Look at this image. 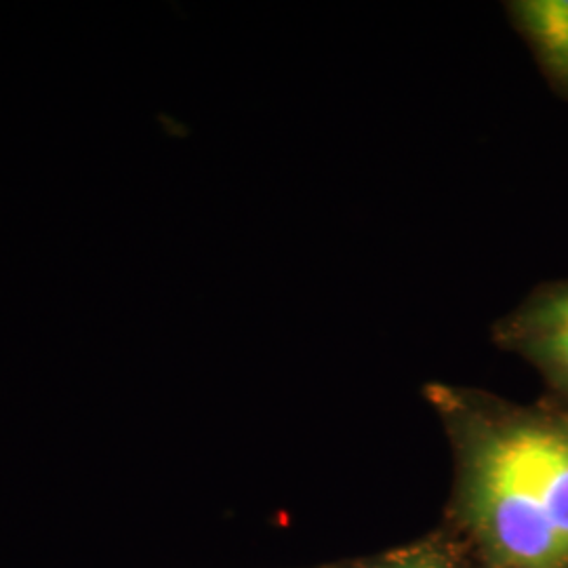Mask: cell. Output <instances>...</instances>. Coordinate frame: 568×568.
Instances as JSON below:
<instances>
[{
	"label": "cell",
	"instance_id": "277c9868",
	"mask_svg": "<svg viewBox=\"0 0 568 568\" xmlns=\"http://www.w3.org/2000/svg\"><path fill=\"white\" fill-rule=\"evenodd\" d=\"M392 568H440L436 565H429V562H405V565H398V567Z\"/></svg>",
	"mask_w": 568,
	"mask_h": 568
},
{
	"label": "cell",
	"instance_id": "3957f363",
	"mask_svg": "<svg viewBox=\"0 0 568 568\" xmlns=\"http://www.w3.org/2000/svg\"><path fill=\"white\" fill-rule=\"evenodd\" d=\"M509 11L549 77L568 89V0L514 2Z\"/></svg>",
	"mask_w": 568,
	"mask_h": 568
},
{
	"label": "cell",
	"instance_id": "7a4b0ae2",
	"mask_svg": "<svg viewBox=\"0 0 568 568\" xmlns=\"http://www.w3.org/2000/svg\"><path fill=\"white\" fill-rule=\"evenodd\" d=\"M495 339L527 356L556 386L568 392V284L532 295L495 325Z\"/></svg>",
	"mask_w": 568,
	"mask_h": 568
},
{
	"label": "cell",
	"instance_id": "6da1fadb",
	"mask_svg": "<svg viewBox=\"0 0 568 568\" xmlns=\"http://www.w3.org/2000/svg\"><path fill=\"white\" fill-rule=\"evenodd\" d=\"M459 415L467 504L511 568H568V422L476 410Z\"/></svg>",
	"mask_w": 568,
	"mask_h": 568
}]
</instances>
